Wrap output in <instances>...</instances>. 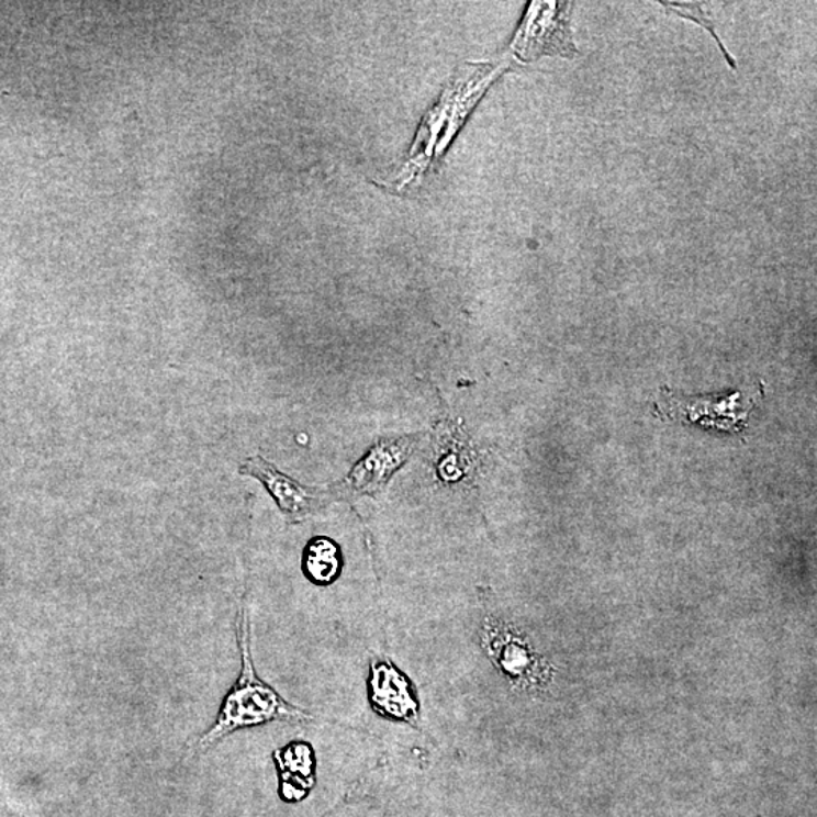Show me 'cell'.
<instances>
[{
	"label": "cell",
	"instance_id": "7c38bea8",
	"mask_svg": "<svg viewBox=\"0 0 817 817\" xmlns=\"http://www.w3.org/2000/svg\"><path fill=\"white\" fill-rule=\"evenodd\" d=\"M5 812H7V817H23L22 815H19V813L11 812L10 808L7 807V805H5Z\"/></svg>",
	"mask_w": 817,
	"mask_h": 817
},
{
	"label": "cell",
	"instance_id": "52a82bcc",
	"mask_svg": "<svg viewBox=\"0 0 817 817\" xmlns=\"http://www.w3.org/2000/svg\"><path fill=\"white\" fill-rule=\"evenodd\" d=\"M414 447V438L380 440L347 477L348 490L358 494L382 491L391 475L406 462Z\"/></svg>",
	"mask_w": 817,
	"mask_h": 817
},
{
	"label": "cell",
	"instance_id": "5b68a950",
	"mask_svg": "<svg viewBox=\"0 0 817 817\" xmlns=\"http://www.w3.org/2000/svg\"><path fill=\"white\" fill-rule=\"evenodd\" d=\"M367 694L372 710L382 718L418 727L422 720L418 691L402 669L396 668L388 657L371 656Z\"/></svg>",
	"mask_w": 817,
	"mask_h": 817
},
{
	"label": "cell",
	"instance_id": "8fae6325",
	"mask_svg": "<svg viewBox=\"0 0 817 817\" xmlns=\"http://www.w3.org/2000/svg\"><path fill=\"white\" fill-rule=\"evenodd\" d=\"M664 7H668L669 10L674 11L675 14L681 15V18H686L689 20H694V22L700 23L701 26L706 27L708 32L713 35V37L716 38V42H718L720 51L724 52L725 58L728 59V63L731 64L732 68H736L735 59L731 58L730 55H728L727 49H725L723 42H720L718 35H716V32L713 31L715 27H713L710 23V19L707 18L706 13H704L703 8H700L696 5V3H663Z\"/></svg>",
	"mask_w": 817,
	"mask_h": 817
},
{
	"label": "cell",
	"instance_id": "7a4b0ae2",
	"mask_svg": "<svg viewBox=\"0 0 817 817\" xmlns=\"http://www.w3.org/2000/svg\"><path fill=\"white\" fill-rule=\"evenodd\" d=\"M236 638L242 651V672L230 694L224 696L214 725L199 737L198 742L190 747V751H208L232 732L246 728L272 723L298 724L314 720L310 712L292 706L256 674L251 657L250 616L246 606L239 611Z\"/></svg>",
	"mask_w": 817,
	"mask_h": 817
},
{
	"label": "cell",
	"instance_id": "6da1fadb",
	"mask_svg": "<svg viewBox=\"0 0 817 817\" xmlns=\"http://www.w3.org/2000/svg\"><path fill=\"white\" fill-rule=\"evenodd\" d=\"M508 68V59L495 63H468L456 71L438 103L427 112L402 167L388 183L395 191L411 190L438 167L460 127L470 117L479 100Z\"/></svg>",
	"mask_w": 817,
	"mask_h": 817
},
{
	"label": "cell",
	"instance_id": "3957f363",
	"mask_svg": "<svg viewBox=\"0 0 817 817\" xmlns=\"http://www.w3.org/2000/svg\"><path fill=\"white\" fill-rule=\"evenodd\" d=\"M571 10L572 3L567 2L530 3L511 44L512 58L531 63L540 56L574 58L579 55L572 42Z\"/></svg>",
	"mask_w": 817,
	"mask_h": 817
},
{
	"label": "cell",
	"instance_id": "8992f818",
	"mask_svg": "<svg viewBox=\"0 0 817 817\" xmlns=\"http://www.w3.org/2000/svg\"><path fill=\"white\" fill-rule=\"evenodd\" d=\"M239 472L258 479L290 523H299L323 506V495L295 482L260 456L247 459Z\"/></svg>",
	"mask_w": 817,
	"mask_h": 817
},
{
	"label": "cell",
	"instance_id": "9c48e42d",
	"mask_svg": "<svg viewBox=\"0 0 817 817\" xmlns=\"http://www.w3.org/2000/svg\"><path fill=\"white\" fill-rule=\"evenodd\" d=\"M278 764L282 787L288 791L298 787L303 795L314 784L315 754L307 742H291L272 754Z\"/></svg>",
	"mask_w": 817,
	"mask_h": 817
},
{
	"label": "cell",
	"instance_id": "ba28073f",
	"mask_svg": "<svg viewBox=\"0 0 817 817\" xmlns=\"http://www.w3.org/2000/svg\"><path fill=\"white\" fill-rule=\"evenodd\" d=\"M483 642L495 663L512 679L531 683L538 676L539 667L527 645L502 624L488 620L483 627Z\"/></svg>",
	"mask_w": 817,
	"mask_h": 817
},
{
	"label": "cell",
	"instance_id": "30bf717a",
	"mask_svg": "<svg viewBox=\"0 0 817 817\" xmlns=\"http://www.w3.org/2000/svg\"><path fill=\"white\" fill-rule=\"evenodd\" d=\"M343 570V556L338 545L328 538L310 540L303 551V572L312 583L327 586L338 579Z\"/></svg>",
	"mask_w": 817,
	"mask_h": 817
},
{
	"label": "cell",
	"instance_id": "277c9868",
	"mask_svg": "<svg viewBox=\"0 0 817 817\" xmlns=\"http://www.w3.org/2000/svg\"><path fill=\"white\" fill-rule=\"evenodd\" d=\"M762 392L743 394L735 392L724 396H683L664 390L656 404L657 415L681 423H696L719 430L740 434L747 427Z\"/></svg>",
	"mask_w": 817,
	"mask_h": 817
}]
</instances>
